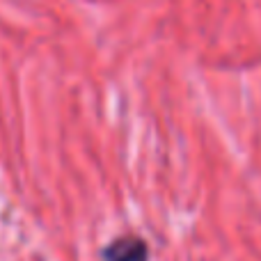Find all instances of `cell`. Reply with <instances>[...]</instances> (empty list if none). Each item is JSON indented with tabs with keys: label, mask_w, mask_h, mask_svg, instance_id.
<instances>
[{
	"label": "cell",
	"mask_w": 261,
	"mask_h": 261,
	"mask_svg": "<svg viewBox=\"0 0 261 261\" xmlns=\"http://www.w3.org/2000/svg\"><path fill=\"white\" fill-rule=\"evenodd\" d=\"M101 261H149V248L138 236H122L101 250Z\"/></svg>",
	"instance_id": "obj_1"
}]
</instances>
